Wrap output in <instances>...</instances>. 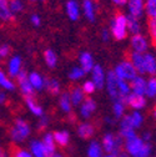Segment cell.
I'll return each mask as SVG.
<instances>
[{
  "instance_id": "1",
  "label": "cell",
  "mask_w": 156,
  "mask_h": 157,
  "mask_svg": "<svg viewBox=\"0 0 156 157\" xmlns=\"http://www.w3.org/2000/svg\"><path fill=\"white\" fill-rule=\"evenodd\" d=\"M110 34L115 40L121 41L127 37V24H126V15L123 13L115 14L110 24Z\"/></svg>"
},
{
  "instance_id": "2",
  "label": "cell",
  "mask_w": 156,
  "mask_h": 157,
  "mask_svg": "<svg viewBox=\"0 0 156 157\" xmlns=\"http://www.w3.org/2000/svg\"><path fill=\"white\" fill-rule=\"evenodd\" d=\"M101 147L105 153H110L112 156H118L123 151L124 146V140L119 135H114L112 132H107L104 135L103 140H101Z\"/></svg>"
},
{
  "instance_id": "3",
  "label": "cell",
  "mask_w": 156,
  "mask_h": 157,
  "mask_svg": "<svg viewBox=\"0 0 156 157\" xmlns=\"http://www.w3.org/2000/svg\"><path fill=\"white\" fill-rule=\"evenodd\" d=\"M31 133V127L29 125V122L21 117L16 119L13 124V127L10 130V137L11 140L16 144H20L23 141H25Z\"/></svg>"
},
{
  "instance_id": "4",
  "label": "cell",
  "mask_w": 156,
  "mask_h": 157,
  "mask_svg": "<svg viewBox=\"0 0 156 157\" xmlns=\"http://www.w3.org/2000/svg\"><path fill=\"white\" fill-rule=\"evenodd\" d=\"M115 76L120 78V80H125V81H131L134 77L138 76V72L134 69L132 64L129 60H123L121 63H119L116 65V67L112 70Z\"/></svg>"
},
{
  "instance_id": "5",
  "label": "cell",
  "mask_w": 156,
  "mask_h": 157,
  "mask_svg": "<svg viewBox=\"0 0 156 157\" xmlns=\"http://www.w3.org/2000/svg\"><path fill=\"white\" fill-rule=\"evenodd\" d=\"M120 101L124 102L125 106H130L131 109H134L136 111H140V110L145 109L146 105H147V100H146V97L144 95H136V94H132V92H130L125 99H123Z\"/></svg>"
},
{
  "instance_id": "6",
  "label": "cell",
  "mask_w": 156,
  "mask_h": 157,
  "mask_svg": "<svg viewBox=\"0 0 156 157\" xmlns=\"http://www.w3.org/2000/svg\"><path fill=\"white\" fill-rule=\"evenodd\" d=\"M15 78H16V81H18V86H19V89H20L21 95L24 97H34L35 90L30 85V82L28 80V72L24 69L18 74V76Z\"/></svg>"
},
{
  "instance_id": "7",
  "label": "cell",
  "mask_w": 156,
  "mask_h": 157,
  "mask_svg": "<svg viewBox=\"0 0 156 157\" xmlns=\"http://www.w3.org/2000/svg\"><path fill=\"white\" fill-rule=\"evenodd\" d=\"M144 141H142V139L140 136H134V137H131V139H127V140H124V146H123V148L125 150L124 152H126L130 157H134L136 153H138L140 150H141V147L144 146Z\"/></svg>"
},
{
  "instance_id": "8",
  "label": "cell",
  "mask_w": 156,
  "mask_h": 157,
  "mask_svg": "<svg viewBox=\"0 0 156 157\" xmlns=\"http://www.w3.org/2000/svg\"><path fill=\"white\" fill-rule=\"evenodd\" d=\"M105 87L107 90V94L112 101L119 100V92H118V77L115 76L114 71H109L105 77Z\"/></svg>"
},
{
  "instance_id": "9",
  "label": "cell",
  "mask_w": 156,
  "mask_h": 157,
  "mask_svg": "<svg viewBox=\"0 0 156 157\" xmlns=\"http://www.w3.org/2000/svg\"><path fill=\"white\" fill-rule=\"evenodd\" d=\"M130 45H131L132 51L139 52V54H145L149 50V41H147L146 36H144L142 34L131 35Z\"/></svg>"
},
{
  "instance_id": "10",
  "label": "cell",
  "mask_w": 156,
  "mask_h": 157,
  "mask_svg": "<svg viewBox=\"0 0 156 157\" xmlns=\"http://www.w3.org/2000/svg\"><path fill=\"white\" fill-rule=\"evenodd\" d=\"M119 136L123 140H127L131 137L136 136V131L135 128L131 126V121H130V115H124L120 119V131H119Z\"/></svg>"
},
{
  "instance_id": "11",
  "label": "cell",
  "mask_w": 156,
  "mask_h": 157,
  "mask_svg": "<svg viewBox=\"0 0 156 157\" xmlns=\"http://www.w3.org/2000/svg\"><path fill=\"white\" fill-rule=\"evenodd\" d=\"M91 81L94 82L96 90H101L105 87V77H106V72L104 71L101 65H94V67L91 69Z\"/></svg>"
},
{
  "instance_id": "12",
  "label": "cell",
  "mask_w": 156,
  "mask_h": 157,
  "mask_svg": "<svg viewBox=\"0 0 156 157\" xmlns=\"http://www.w3.org/2000/svg\"><path fill=\"white\" fill-rule=\"evenodd\" d=\"M96 101L91 97H85L84 101L80 104V116L83 117L84 120H88L92 116V113L96 111Z\"/></svg>"
},
{
  "instance_id": "13",
  "label": "cell",
  "mask_w": 156,
  "mask_h": 157,
  "mask_svg": "<svg viewBox=\"0 0 156 157\" xmlns=\"http://www.w3.org/2000/svg\"><path fill=\"white\" fill-rule=\"evenodd\" d=\"M23 70V60L19 55H14L8 61V76L10 78H15L18 74Z\"/></svg>"
},
{
  "instance_id": "14",
  "label": "cell",
  "mask_w": 156,
  "mask_h": 157,
  "mask_svg": "<svg viewBox=\"0 0 156 157\" xmlns=\"http://www.w3.org/2000/svg\"><path fill=\"white\" fill-rule=\"evenodd\" d=\"M144 3L145 0H127L126 5L129 9V15L140 20L144 15Z\"/></svg>"
},
{
  "instance_id": "15",
  "label": "cell",
  "mask_w": 156,
  "mask_h": 157,
  "mask_svg": "<svg viewBox=\"0 0 156 157\" xmlns=\"http://www.w3.org/2000/svg\"><path fill=\"white\" fill-rule=\"evenodd\" d=\"M129 61L132 64L134 69L136 70L138 75H145V67H144V54H139V52H135L131 51L130 52V59Z\"/></svg>"
},
{
  "instance_id": "16",
  "label": "cell",
  "mask_w": 156,
  "mask_h": 157,
  "mask_svg": "<svg viewBox=\"0 0 156 157\" xmlns=\"http://www.w3.org/2000/svg\"><path fill=\"white\" fill-rule=\"evenodd\" d=\"M66 15L71 21H76L80 17V5L76 0H68L65 4Z\"/></svg>"
},
{
  "instance_id": "17",
  "label": "cell",
  "mask_w": 156,
  "mask_h": 157,
  "mask_svg": "<svg viewBox=\"0 0 156 157\" xmlns=\"http://www.w3.org/2000/svg\"><path fill=\"white\" fill-rule=\"evenodd\" d=\"M41 144H43V147H44V151H45V157H51L56 151V145H55V141H54V137H53L51 132H46L43 136Z\"/></svg>"
},
{
  "instance_id": "18",
  "label": "cell",
  "mask_w": 156,
  "mask_h": 157,
  "mask_svg": "<svg viewBox=\"0 0 156 157\" xmlns=\"http://www.w3.org/2000/svg\"><path fill=\"white\" fill-rule=\"evenodd\" d=\"M145 87H146V80L141 75H138L130 81V89L132 94L145 96Z\"/></svg>"
},
{
  "instance_id": "19",
  "label": "cell",
  "mask_w": 156,
  "mask_h": 157,
  "mask_svg": "<svg viewBox=\"0 0 156 157\" xmlns=\"http://www.w3.org/2000/svg\"><path fill=\"white\" fill-rule=\"evenodd\" d=\"M28 80L30 82V85L33 86V89L35 91H41L44 90V81H45V77L39 74L36 71H31L30 74L28 72Z\"/></svg>"
},
{
  "instance_id": "20",
  "label": "cell",
  "mask_w": 156,
  "mask_h": 157,
  "mask_svg": "<svg viewBox=\"0 0 156 157\" xmlns=\"http://www.w3.org/2000/svg\"><path fill=\"white\" fill-rule=\"evenodd\" d=\"M83 13L85 15V17L90 23H94L95 19H96V5L95 2L92 0H83Z\"/></svg>"
},
{
  "instance_id": "21",
  "label": "cell",
  "mask_w": 156,
  "mask_h": 157,
  "mask_svg": "<svg viewBox=\"0 0 156 157\" xmlns=\"http://www.w3.org/2000/svg\"><path fill=\"white\" fill-rule=\"evenodd\" d=\"M79 63H80V67L84 70L85 74H89L91 71V69L94 67V65H95L92 55L88 51H83L79 55Z\"/></svg>"
},
{
  "instance_id": "22",
  "label": "cell",
  "mask_w": 156,
  "mask_h": 157,
  "mask_svg": "<svg viewBox=\"0 0 156 157\" xmlns=\"http://www.w3.org/2000/svg\"><path fill=\"white\" fill-rule=\"evenodd\" d=\"M76 132L79 135V137H81L83 140H89L95 133V126L91 122H81L79 126H77Z\"/></svg>"
},
{
  "instance_id": "23",
  "label": "cell",
  "mask_w": 156,
  "mask_h": 157,
  "mask_svg": "<svg viewBox=\"0 0 156 157\" xmlns=\"http://www.w3.org/2000/svg\"><path fill=\"white\" fill-rule=\"evenodd\" d=\"M144 67H145V74L150 76H155L156 74V59L155 55L151 52H145L144 54Z\"/></svg>"
},
{
  "instance_id": "24",
  "label": "cell",
  "mask_w": 156,
  "mask_h": 157,
  "mask_svg": "<svg viewBox=\"0 0 156 157\" xmlns=\"http://www.w3.org/2000/svg\"><path fill=\"white\" fill-rule=\"evenodd\" d=\"M44 89L54 95V96H57L60 95V90H61V84L59 80H56V78H46L45 77V81H44Z\"/></svg>"
},
{
  "instance_id": "25",
  "label": "cell",
  "mask_w": 156,
  "mask_h": 157,
  "mask_svg": "<svg viewBox=\"0 0 156 157\" xmlns=\"http://www.w3.org/2000/svg\"><path fill=\"white\" fill-rule=\"evenodd\" d=\"M25 105L34 116L40 117L44 115V109L41 107L40 104H37V101L34 99V97H25Z\"/></svg>"
},
{
  "instance_id": "26",
  "label": "cell",
  "mask_w": 156,
  "mask_h": 157,
  "mask_svg": "<svg viewBox=\"0 0 156 157\" xmlns=\"http://www.w3.org/2000/svg\"><path fill=\"white\" fill-rule=\"evenodd\" d=\"M69 96H70V101H71L72 107L74 106H80V104L84 101V99L86 97L80 86H74L72 90L70 91Z\"/></svg>"
},
{
  "instance_id": "27",
  "label": "cell",
  "mask_w": 156,
  "mask_h": 157,
  "mask_svg": "<svg viewBox=\"0 0 156 157\" xmlns=\"http://www.w3.org/2000/svg\"><path fill=\"white\" fill-rule=\"evenodd\" d=\"M126 24H127V33L131 35L141 34V23L139 19H136L131 15H126Z\"/></svg>"
},
{
  "instance_id": "28",
  "label": "cell",
  "mask_w": 156,
  "mask_h": 157,
  "mask_svg": "<svg viewBox=\"0 0 156 157\" xmlns=\"http://www.w3.org/2000/svg\"><path fill=\"white\" fill-rule=\"evenodd\" d=\"M53 137H54V141H55V145H59L61 147H66L70 142V133L65 130H61V131H55L53 133Z\"/></svg>"
},
{
  "instance_id": "29",
  "label": "cell",
  "mask_w": 156,
  "mask_h": 157,
  "mask_svg": "<svg viewBox=\"0 0 156 157\" xmlns=\"http://www.w3.org/2000/svg\"><path fill=\"white\" fill-rule=\"evenodd\" d=\"M13 19H14V14L9 9L8 0H0V20L11 21Z\"/></svg>"
},
{
  "instance_id": "30",
  "label": "cell",
  "mask_w": 156,
  "mask_h": 157,
  "mask_svg": "<svg viewBox=\"0 0 156 157\" xmlns=\"http://www.w3.org/2000/svg\"><path fill=\"white\" fill-rule=\"evenodd\" d=\"M86 155H88V157H101L104 155V151H103V147H101L100 142L99 141H95V140L91 141L89 144Z\"/></svg>"
},
{
  "instance_id": "31",
  "label": "cell",
  "mask_w": 156,
  "mask_h": 157,
  "mask_svg": "<svg viewBox=\"0 0 156 157\" xmlns=\"http://www.w3.org/2000/svg\"><path fill=\"white\" fill-rule=\"evenodd\" d=\"M59 107L65 113H70L72 111V105H71V101H70L69 92H63L60 95V97H59Z\"/></svg>"
},
{
  "instance_id": "32",
  "label": "cell",
  "mask_w": 156,
  "mask_h": 157,
  "mask_svg": "<svg viewBox=\"0 0 156 157\" xmlns=\"http://www.w3.org/2000/svg\"><path fill=\"white\" fill-rule=\"evenodd\" d=\"M33 157H45V151L40 140H33L30 142V151Z\"/></svg>"
},
{
  "instance_id": "33",
  "label": "cell",
  "mask_w": 156,
  "mask_h": 157,
  "mask_svg": "<svg viewBox=\"0 0 156 157\" xmlns=\"http://www.w3.org/2000/svg\"><path fill=\"white\" fill-rule=\"evenodd\" d=\"M44 60H45V64L48 65V67L55 69L56 65H57V55L54 50L46 49L45 52H44Z\"/></svg>"
},
{
  "instance_id": "34",
  "label": "cell",
  "mask_w": 156,
  "mask_h": 157,
  "mask_svg": "<svg viewBox=\"0 0 156 157\" xmlns=\"http://www.w3.org/2000/svg\"><path fill=\"white\" fill-rule=\"evenodd\" d=\"M0 87H3L5 90H9V91L15 90V82L3 70H0Z\"/></svg>"
},
{
  "instance_id": "35",
  "label": "cell",
  "mask_w": 156,
  "mask_h": 157,
  "mask_svg": "<svg viewBox=\"0 0 156 157\" xmlns=\"http://www.w3.org/2000/svg\"><path fill=\"white\" fill-rule=\"evenodd\" d=\"M118 92H119V100H123L131 92L130 89V82L125 80H120L118 78Z\"/></svg>"
},
{
  "instance_id": "36",
  "label": "cell",
  "mask_w": 156,
  "mask_h": 157,
  "mask_svg": "<svg viewBox=\"0 0 156 157\" xmlns=\"http://www.w3.org/2000/svg\"><path fill=\"white\" fill-rule=\"evenodd\" d=\"M156 96V78L155 76H151L146 81V87H145V97L149 99H155Z\"/></svg>"
},
{
  "instance_id": "37",
  "label": "cell",
  "mask_w": 156,
  "mask_h": 157,
  "mask_svg": "<svg viewBox=\"0 0 156 157\" xmlns=\"http://www.w3.org/2000/svg\"><path fill=\"white\" fill-rule=\"evenodd\" d=\"M130 121H131V126L136 130V128H140L144 124V115L140 111H136L134 110L130 113Z\"/></svg>"
},
{
  "instance_id": "38",
  "label": "cell",
  "mask_w": 156,
  "mask_h": 157,
  "mask_svg": "<svg viewBox=\"0 0 156 157\" xmlns=\"http://www.w3.org/2000/svg\"><path fill=\"white\" fill-rule=\"evenodd\" d=\"M144 13H146L149 19L156 17V0H145V3H144Z\"/></svg>"
},
{
  "instance_id": "39",
  "label": "cell",
  "mask_w": 156,
  "mask_h": 157,
  "mask_svg": "<svg viewBox=\"0 0 156 157\" xmlns=\"http://www.w3.org/2000/svg\"><path fill=\"white\" fill-rule=\"evenodd\" d=\"M125 109H126L125 104L121 102L120 100L114 101V105H112V113H114V116H115V119L120 120L121 117L125 115Z\"/></svg>"
},
{
  "instance_id": "40",
  "label": "cell",
  "mask_w": 156,
  "mask_h": 157,
  "mask_svg": "<svg viewBox=\"0 0 156 157\" xmlns=\"http://www.w3.org/2000/svg\"><path fill=\"white\" fill-rule=\"evenodd\" d=\"M86 74L84 72V70L80 67V66H74L70 71H69V74H68V76H69V78L71 81H79V80H81V78L85 76Z\"/></svg>"
},
{
  "instance_id": "41",
  "label": "cell",
  "mask_w": 156,
  "mask_h": 157,
  "mask_svg": "<svg viewBox=\"0 0 156 157\" xmlns=\"http://www.w3.org/2000/svg\"><path fill=\"white\" fill-rule=\"evenodd\" d=\"M8 5H9V9L10 11L15 15L18 13H20L24 8V4L21 0H8Z\"/></svg>"
},
{
  "instance_id": "42",
  "label": "cell",
  "mask_w": 156,
  "mask_h": 157,
  "mask_svg": "<svg viewBox=\"0 0 156 157\" xmlns=\"http://www.w3.org/2000/svg\"><path fill=\"white\" fill-rule=\"evenodd\" d=\"M152 156V146L150 142H145L141 150L136 153L134 157H151Z\"/></svg>"
},
{
  "instance_id": "43",
  "label": "cell",
  "mask_w": 156,
  "mask_h": 157,
  "mask_svg": "<svg viewBox=\"0 0 156 157\" xmlns=\"http://www.w3.org/2000/svg\"><path fill=\"white\" fill-rule=\"evenodd\" d=\"M80 87H81L83 92L85 94V96H86V95L90 96V95H92V94L96 91V87H95V85H94V82H92L91 80H86V81H84L83 86H80Z\"/></svg>"
},
{
  "instance_id": "44",
  "label": "cell",
  "mask_w": 156,
  "mask_h": 157,
  "mask_svg": "<svg viewBox=\"0 0 156 157\" xmlns=\"http://www.w3.org/2000/svg\"><path fill=\"white\" fill-rule=\"evenodd\" d=\"M147 30H149V34H150L151 40L155 41V39H156V17H154V19H149Z\"/></svg>"
},
{
  "instance_id": "45",
  "label": "cell",
  "mask_w": 156,
  "mask_h": 157,
  "mask_svg": "<svg viewBox=\"0 0 156 157\" xmlns=\"http://www.w3.org/2000/svg\"><path fill=\"white\" fill-rule=\"evenodd\" d=\"M49 122H50L49 117L45 116V113H44L43 116L39 117V121H37V125H36L37 130H45V128L49 126Z\"/></svg>"
},
{
  "instance_id": "46",
  "label": "cell",
  "mask_w": 156,
  "mask_h": 157,
  "mask_svg": "<svg viewBox=\"0 0 156 157\" xmlns=\"http://www.w3.org/2000/svg\"><path fill=\"white\" fill-rule=\"evenodd\" d=\"M13 157H33L31 153L28 151V150H24V148H16L13 153Z\"/></svg>"
},
{
  "instance_id": "47",
  "label": "cell",
  "mask_w": 156,
  "mask_h": 157,
  "mask_svg": "<svg viewBox=\"0 0 156 157\" xmlns=\"http://www.w3.org/2000/svg\"><path fill=\"white\" fill-rule=\"evenodd\" d=\"M30 23H31L35 28L40 26V25H41V17L39 16L37 14H33V15L30 16Z\"/></svg>"
},
{
  "instance_id": "48",
  "label": "cell",
  "mask_w": 156,
  "mask_h": 157,
  "mask_svg": "<svg viewBox=\"0 0 156 157\" xmlns=\"http://www.w3.org/2000/svg\"><path fill=\"white\" fill-rule=\"evenodd\" d=\"M10 46L9 45H2L0 46V57H8L10 55Z\"/></svg>"
},
{
  "instance_id": "49",
  "label": "cell",
  "mask_w": 156,
  "mask_h": 157,
  "mask_svg": "<svg viewBox=\"0 0 156 157\" xmlns=\"http://www.w3.org/2000/svg\"><path fill=\"white\" fill-rule=\"evenodd\" d=\"M140 137L142 139V141H144V142H150V141H151V132L145 131V132L142 133V136H140Z\"/></svg>"
},
{
  "instance_id": "50",
  "label": "cell",
  "mask_w": 156,
  "mask_h": 157,
  "mask_svg": "<svg viewBox=\"0 0 156 157\" xmlns=\"http://www.w3.org/2000/svg\"><path fill=\"white\" fill-rule=\"evenodd\" d=\"M110 31L107 30V29H104L103 31H101V39H103V40L104 41H107L109 40V39H110Z\"/></svg>"
},
{
  "instance_id": "51",
  "label": "cell",
  "mask_w": 156,
  "mask_h": 157,
  "mask_svg": "<svg viewBox=\"0 0 156 157\" xmlns=\"http://www.w3.org/2000/svg\"><path fill=\"white\" fill-rule=\"evenodd\" d=\"M111 2L115 5H118V6H125L126 3H127V0H111Z\"/></svg>"
},
{
  "instance_id": "52",
  "label": "cell",
  "mask_w": 156,
  "mask_h": 157,
  "mask_svg": "<svg viewBox=\"0 0 156 157\" xmlns=\"http://www.w3.org/2000/svg\"><path fill=\"white\" fill-rule=\"evenodd\" d=\"M5 102H6V95H5L4 91L0 90V105H3Z\"/></svg>"
},
{
  "instance_id": "53",
  "label": "cell",
  "mask_w": 156,
  "mask_h": 157,
  "mask_svg": "<svg viewBox=\"0 0 156 157\" xmlns=\"http://www.w3.org/2000/svg\"><path fill=\"white\" fill-rule=\"evenodd\" d=\"M0 157H9V155H8V152L3 148V147H0Z\"/></svg>"
},
{
  "instance_id": "54",
  "label": "cell",
  "mask_w": 156,
  "mask_h": 157,
  "mask_svg": "<svg viewBox=\"0 0 156 157\" xmlns=\"http://www.w3.org/2000/svg\"><path fill=\"white\" fill-rule=\"evenodd\" d=\"M105 122H107V124H110V125L115 124V121H114L112 119H110V117H105Z\"/></svg>"
},
{
  "instance_id": "55",
  "label": "cell",
  "mask_w": 156,
  "mask_h": 157,
  "mask_svg": "<svg viewBox=\"0 0 156 157\" xmlns=\"http://www.w3.org/2000/svg\"><path fill=\"white\" fill-rule=\"evenodd\" d=\"M116 157H130V156H129L126 152H123V151H121V152H120L118 156H116Z\"/></svg>"
},
{
  "instance_id": "56",
  "label": "cell",
  "mask_w": 156,
  "mask_h": 157,
  "mask_svg": "<svg viewBox=\"0 0 156 157\" xmlns=\"http://www.w3.org/2000/svg\"><path fill=\"white\" fill-rule=\"evenodd\" d=\"M51 157H64V156H63L61 153H56V152H55V153H54Z\"/></svg>"
},
{
  "instance_id": "57",
  "label": "cell",
  "mask_w": 156,
  "mask_h": 157,
  "mask_svg": "<svg viewBox=\"0 0 156 157\" xmlns=\"http://www.w3.org/2000/svg\"><path fill=\"white\" fill-rule=\"evenodd\" d=\"M101 157H115V156H112V155H110V153H105V155H103Z\"/></svg>"
},
{
  "instance_id": "58",
  "label": "cell",
  "mask_w": 156,
  "mask_h": 157,
  "mask_svg": "<svg viewBox=\"0 0 156 157\" xmlns=\"http://www.w3.org/2000/svg\"><path fill=\"white\" fill-rule=\"evenodd\" d=\"M30 2H36V0H30Z\"/></svg>"
},
{
  "instance_id": "59",
  "label": "cell",
  "mask_w": 156,
  "mask_h": 157,
  "mask_svg": "<svg viewBox=\"0 0 156 157\" xmlns=\"http://www.w3.org/2000/svg\"><path fill=\"white\" fill-rule=\"evenodd\" d=\"M92 2H97V0H92Z\"/></svg>"
},
{
  "instance_id": "60",
  "label": "cell",
  "mask_w": 156,
  "mask_h": 157,
  "mask_svg": "<svg viewBox=\"0 0 156 157\" xmlns=\"http://www.w3.org/2000/svg\"><path fill=\"white\" fill-rule=\"evenodd\" d=\"M151 157H154V156H151Z\"/></svg>"
},
{
  "instance_id": "61",
  "label": "cell",
  "mask_w": 156,
  "mask_h": 157,
  "mask_svg": "<svg viewBox=\"0 0 156 157\" xmlns=\"http://www.w3.org/2000/svg\"><path fill=\"white\" fill-rule=\"evenodd\" d=\"M0 59H2V57H0Z\"/></svg>"
},
{
  "instance_id": "62",
  "label": "cell",
  "mask_w": 156,
  "mask_h": 157,
  "mask_svg": "<svg viewBox=\"0 0 156 157\" xmlns=\"http://www.w3.org/2000/svg\"><path fill=\"white\" fill-rule=\"evenodd\" d=\"M41 2H43V0H41Z\"/></svg>"
}]
</instances>
